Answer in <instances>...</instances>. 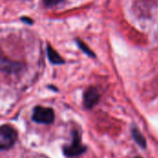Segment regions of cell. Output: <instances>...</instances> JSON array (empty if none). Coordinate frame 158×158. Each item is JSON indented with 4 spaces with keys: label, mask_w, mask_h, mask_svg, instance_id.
Listing matches in <instances>:
<instances>
[{
    "label": "cell",
    "mask_w": 158,
    "mask_h": 158,
    "mask_svg": "<svg viewBox=\"0 0 158 158\" xmlns=\"http://www.w3.org/2000/svg\"><path fill=\"white\" fill-rule=\"evenodd\" d=\"M61 0H44V3L45 4V6H54L56 5L57 3H59Z\"/></svg>",
    "instance_id": "ba28073f"
},
{
    "label": "cell",
    "mask_w": 158,
    "mask_h": 158,
    "mask_svg": "<svg viewBox=\"0 0 158 158\" xmlns=\"http://www.w3.org/2000/svg\"><path fill=\"white\" fill-rule=\"evenodd\" d=\"M47 56L49 60L53 63V64H63L64 63V59L60 56V55L51 46V45H47Z\"/></svg>",
    "instance_id": "5b68a950"
},
{
    "label": "cell",
    "mask_w": 158,
    "mask_h": 158,
    "mask_svg": "<svg viewBox=\"0 0 158 158\" xmlns=\"http://www.w3.org/2000/svg\"><path fill=\"white\" fill-rule=\"evenodd\" d=\"M32 119L41 124H51L55 119V114L52 108L37 106L33 110Z\"/></svg>",
    "instance_id": "7a4b0ae2"
},
{
    "label": "cell",
    "mask_w": 158,
    "mask_h": 158,
    "mask_svg": "<svg viewBox=\"0 0 158 158\" xmlns=\"http://www.w3.org/2000/svg\"><path fill=\"white\" fill-rule=\"evenodd\" d=\"M17 131L14 128L8 125L0 127V150L11 148L17 141Z\"/></svg>",
    "instance_id": "6da1fadb"
},
{
    "label": "cell",
    "mask_w": 158,
    "mask_h": 158,
    "mask_svg": "<svg viewBox=\"0 0 158 158\" xmlns=\"http://www.w3.org/2000/svg\"><path fill=\"white\" fill-rule=\"evenodd\" d=\"M135 158H141V157H135Z\"/></svg>",
    "instance_id": "9c48e42d"
},
{
    "label": "cell",
    "mask_w": 158,
    "mask_h": 158,
    "mask_svg": "<svg viewBox=\"0 0 158 158\" xmlns=\"http://www.w3.org/2000/svg\"><path fill=\"white\" fill-rule=\"evenodd\" d=\"M99 98L100 95L97 89L94 87H90L84 93V96H83L84 106L87 108H93L98 103Z\"/></svg>",
    "instance_id": "277c9868"
},
{
    "label": "cell",
    "mask_w": 158,
    "mask_h": 158,
    "mask_svg": "<svg viewBox=\"0 0 158 158\" xmlns=\"http://www.w3.org/2000/svg\"><path fill=\"white\" fill-rule=\"evenodd\" d=\"M85 149L86 148L81 143V138L78 134V132L75 131L72 143L69 146L65 147L64 152L68 156H79V155L84 153Z\"/></svg>",
    "instance_id": "3957f363"
},
{
    "label": "cell",
    "mask_w": 158,
    "mask_h": 158,
    "mask_svg": "<svg viewBox=\"0 0 158 158\" xmlns=\"http://www.w3.org/2000/svg\"><path fill=\"white\" fill-rule=\"evenodd\" d=\"M131 133H132V136H133V139L135 140V142H136L141 147L145 148V146H146V141H145L144 137L143 136V134L139 131V130L133 129L132 131H131Z\"/></svg>",
    "instance_id": "8992f818"
},
{
    "label": "cell",
    "mask_w": 158,
    "mask_h": 158,
    "mask_svg": "<svg viewBox=\"0 0 158 158\" xmlns=\"http://www.w3.org/2000/svg\"><path fill=\"white\" fill-rule=\"evenodd\" d=\"M77 44H78V45L80 46V48L84 52V53H86L88 56H92V57H94V52L83 43V42H81V41H80V40H77Z\"/></svg>",
    "instance_id": "52a82bcc"
}]
</instances>
